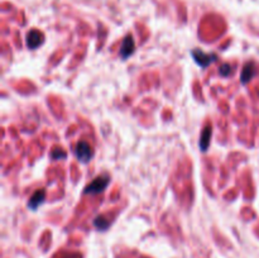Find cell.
<instances>
[{
    "mask_svg": "<svg viewBox=\"0 0 259 258\" xmlns=\"http://www.w3.org/2000/svg\"><path fill=\"white\" fill-rule=\"evenodd\" d=\"M109 182H110V177L108 175H101V176L96 177L90 185L85 187V194H91V195H95V194H100L103 192L104 190L108 187Z\"/></svg>",
    "mask_w": 259,
    "mask_h": 258,
    "instance_id": "cell-1",
    "label": "cell"
},
{
    "mask_svg": "<svg viewBox=\"0 0 259 258\" xmlns=\"http://www.w3.org/2000/svg\"><path fill=\"white\" fill-rule=\"evenodd\" d=\"M75 154L78 161L82 162V163H88L91 159V157H93V148H91L88 142L80 141L76 144Z\"/></svg>",
    "mask_w": 259,
    "mask_h": 258,
    "instance_id": "cell-2",
    "label": "cell"
},
{
    "mask_svg": "<svg viewBox=\"0 0 259 258\" xmlns=\"http://www.w3.org/2000/svg\"><path fill=\"white\" fill-rule=\"evenodd\" d=\"M192 57H194L195 62L199 66H201L202 68H206L207 66L211 62H214L217 56L215 55H207V53L202 52L200 50H194L192 51Z\"/></svg>",
    "mask_w": 259,
    "mask_h": 258,
    "instance_id": "cell-3",
    "label": "cell"
},
{
    "mask_svg": "<svg viewBox=\"0 0 259 258\" xmlns=\"http://www.w3.org/2000/svg\"><path fill=\"white\" fill-rule=\"evenodd\" d=\"M134 48H136V43H134V38L132 35H126L123 39L121 43V50H120V56L123 60H126L132 53L134 52Z\"/></svg>",
    "mask_w": 259,
    "mask_h": 258,
    "instance_id": "cell-4",
    "label": "cell"
},
{
    "mask_svg": "<svg viewBox=\"0 0 259 258\" xmlns=\"http://www.w3.org/2000/svg\"><path fill=\"white\" fill-rule=\"evenodd\" d=\"M46 200V191L43 189L40 190H37V191L34 192V194L30 196L29 199V202H28V207H29L30 210H37L38 206H39L40 204H43Z\"/></svg>",
    "mask_w": 259,
    "mask_h": 258,
    "instance_id": "cell-5",
    "label": "cell"
},
{
    "mask_svg": "<svg viewBox=\"0 0 259 258\" xmlns=\"http://www.w3.org/2000/svg\"><path fill=\"white\" fill-rule=\"evenodd\" d=\"M42 40H43L42 34H40V33L38 32L37 29L30 30V32L27 34V46H28V48H32V50H34V48H37L38 46L42 43Z\"/></svg>",
    "mask_w": 259,
    "mask_h": 258,
    "instance_id": "cell-6",
    "label": "cell"
},
{
    "mask_svg": "<svg viewBox=\"0 0 259 258\" xmlns=\"http://www.w3.org/2000/svg\"><path fill=\"white\" fill-rule=\"evenodd\" d=\"M210 138H211V128L209 125L202 131L201 137H200V149L202 152H206L210 146Z\"/></svg>",
    "mask_w": 259,
    "mask_h": 258,
    "instance_id": "cell-7",
    "label": "cell"
},
{
    "mask_svg": "<svg viewBox=\"0 0 259 258\" xmlns=\"http://www.w3.org/2000/svg\"><path fill=\"white\" fill-rule=\"evenodd\" d=\"M253 75H254V65L249 62L244 66V68H243L242 76H240V78H242V82L243 83L249 82L250 78L253 77Z\"/></svg>",
    "mask_w": 259,
    "mask_h": 258,
    "instance_id": "cell-8",
    "label": "cell"
},
{
    "mask_svg": "<svg viewBox=\"0 0 259 258\" xmlns=\"http://www.w3.org/2000/svg\"><path fill=\"white\" fill-rule=\"evenodd\" d=\"M94 225H95L98 229L105 230V229H108L109 225H110V223H109L104 217H98L95 220H94Z\"/></svg>",
    "mask_w": 259,
    "mask_h": 258,
    "instance_id": "cell-9",
    "label": "cell"
},
{
    "mask_svg": "<svg viewBox=\"0 0 259 258\" xmlns=\"http://www.w3.org/2000/svg\"><path fill=\"white\" fill-rule=\"evenodd\" d=\"M230 73H232V68H230L229 63H225V65H223L222 67H220V75L229 76Z\"/></svg>",
    "mask_w": 259,
    "mask_h": 258,
    "instance_id": "cell-10",
    "label": "cell"
},
{
    "mask_svg": "<svg viewBox=\"0 0 259 258\" xmlns=\"http://www.w3.org/2000/svg\"><path fill=\"white\" fill-rule=\"evenodd\" d=\"M51 156H52V158H53V159L66 158V153H65V152L60 151V149H56V151H53V152H52V154H51Z\"/></svg>",
    "mask_w": 259,
    "mask_h": 258,
    "instance_id": "cell-11",
    "label": "cell"
}]
</instances>
